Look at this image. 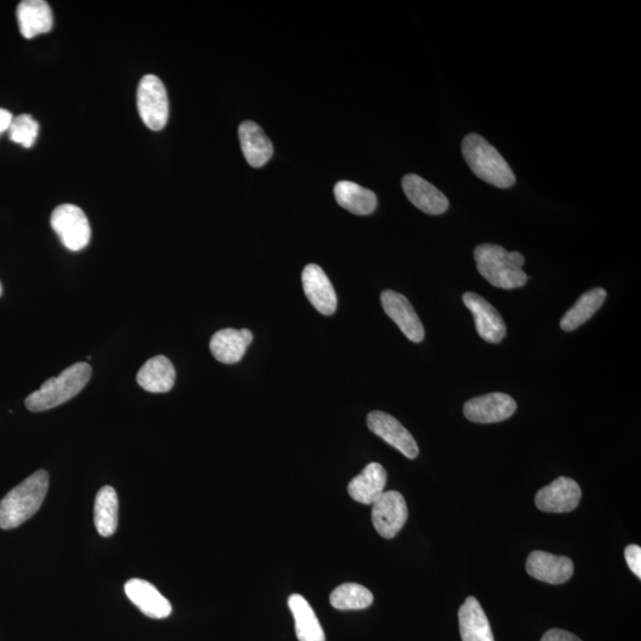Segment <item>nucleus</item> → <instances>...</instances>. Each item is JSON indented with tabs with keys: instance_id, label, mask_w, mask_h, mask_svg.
<instances>
[{
	"instance_id": "f3484780",
	"label": "nucleus",
	"mask_w": 641,
	"mask_h": 641,
	"mask_svg": "<svg viewBox=\"0 0 641 641\" xmlns=\"http://www.w3.org/2000/svg\"><path fill=\"white\" fill-rule=\"evenodd\" d=\"M252 341L253 334L249 329L226 328L213 335L209 348L220 363L232 365L243 359Z\"/></svg>"
},
{
	"instance_id": "aec40b11",
	"label": "nucleus",
	"mask_w": 641,
	"mask_h": 641,
	"mask_svg": "<svg viewBox=\"0 0 641 641\" xmlns=\"http://www.w3.org/2000/svg\"><path fill=\"white\" fill-rule=\"evenodd\" d=\"M241 150L251 167H264L274 155V145L262 128L253 122H244L239 128Z\"/></svg>"
},
{
	"instance_id": "a211bd4d",
	"label": "nucleus",
	"mask_w": 641,
	"mask_h": 641,
	"mask_svg": "<svg viewBox=\"0 0 641 641\" xmlns=\"http://www.w3.org/2000/svg\"><path fill=\"white\" fill-rule=\"evenodd\" d=\"M17 21L22 36L31 40L53 29V11L44 0H23L17 8Z\"/></svg>"
},
{
	"instance_id": "393cba45",
	"label": "nucleus",
	"mask_w": 641,
	"mask_h": 641,
	"mask_svg": "<svg viewBox=\"0 0 641 641\" xmlns=\"http://www.w3.org/2000/svg\"><path fill=\"white\" fill-rule=\"evenodd\" d=\"M118 495L111 486H105L97 494L94 504V524L100 536L111 537L118 528Z\"/></svg>"
},
{
	"instance_id": "9b49d317",
	"label": "nucleus",
	"mask_w": 641,
	"mask_h": 641,
	"mask_svg": "<svg viewBox=\"0 0 641 641\" xmlns=\"http://www.w3.org/2000/svg\"><path fill=\"white\" fill-rule=\"evenodd\" d=\"M462 300L474 316L475 326L481 339L490 344H499L505 339L504 319L490 302L475 293H466L462 296Z\"/></svg>"
},
{
	"instance_id": "b1692460",
	"label": "nucleus",
	"mask_w": 641,
	"mask_h": 641,
	"mask_svg": "<svg viewBox=\"0 0 641 641\" xmlns=\"http://www.w3.org/2000/svg\"><path fill=\"white\" fill-rule=\"evenodd\" d=\"M289 608L295 619L297 639L300 641H326L325 632L309 602L302 595L289 598Z\"/></svg>"
},
{
	"instance_id": "2eb2a0df",
	"label": "nucleus",
	"mask_w": 641,
	"mask_h": 641,
	"mask_svg": "<svg viewBox=\"0 0 641 641\" xmlns=\"http://www.w3.org/2000/svg\"><path fill=\"white\" fill-rule=\"evenodd\" d=\"M402 186L406 198L421 209L422 212L430 215H441L449 208V200L440 189L415 174L405 175Z\"/></svg>"
},
{
	"instance_id": "1a4fd4ad",
	"label": "nucleus",
	"mask_w": 641,
	"mask_h": 641,
	"mask_svg": "<svg viewBox=\"0 0 641 641\" xmlns=\"http://www.w3.org/2000/svg\"><path fill=\"white\" fill-rule=\"evenodd\" d=\"M367 425L373 434L399 450L406 458L416 459L420 454V448L414 437L395 417L382 411H373L367 416Z\"/></svg>"
},
{
	"instance_id": "a878e982",
	"label": "nucleus",
	"mask_w": 641,
	"mask_h": 641,
	"mask_svg": "<svg viewBox=\"0 0 641 641\" xmlns=\"http://www.w3.org/2000/svg\"><path fill=\"white\" fill-rule=\"evenodd\" d=\"M605 289L595 288L583 294L562 317L561 328L564 332H573L586 323L606 301Z\"/></svg>"
},
{
	"instance_id": "5701e85b",
	"label": "nucleus",
	"mask_w": 641,
	"mask_h": 641,
	"mask_svg": "<svg viewBox=\"0 0 641 641\" xmlns=\"http://www.w3.org/2000/svg\"><path fill=\"white\" fill-rule=\"evenodd\" d=\"M336 202L355 215H370L376 211L378 200L372 190L349 181L336 183L334 188Z\"/></svg>"
},
{
	"instance_id": "c85d7f7f",
	"label": "nucleus",
	"mask_w": 641,
	"mask_h": 641,
	"mask_svg": "<svg viewBox=\"0 0 641 641\" xmlns=\"http://www.w3.org/2000/svg\"><path fill=\"white\" fill-rule=\"evenodd\" d=\"M625 558L632 573L636 575L638 579H641V548L639 545H628L625 549Z\"/></svg>"
},
{
	"instance_id": "f03ea898",
	"label": "nucleus",
	"mask_w": 641,
	"mask_h": 641,
	"mask_svg": "<svg viewBox=\"0 0 641 641\" xmlns=\"http://www.w3.org/2000/svg\"><path fill=\"white\" fill-rule=\"evenodd\" d=\"M474 258L480 275L495 288L512 290L522 288L528 282L522 253L506 251L499 245L482 244L475 249Z\"/></svg>"
},
{
	"instance_id": "7c9ffc66",
	"label": "nucleus",
	"mask_w": 641,
	"mask_h": 641,
	"mask_svg": "<svg viewBox=\"0 0 641 641\" xmlns=\"http://www.w3.org/2000/svg\"><path fill=\"white\" fill-rule=\"evenodd\" d=\"M14 116L8 110L0 109V135L9 131Z\"/></svg>"
},
{
	"instance_id": "7ed1b4c3",
	"label": "nucleus",
	"mask_w": 641,
	"mask_h": 641,
	"mask_svg": "<svg viewBox=\"0 0 641 641\" xmlns=\"http://www.w3.org/2000/svg\"><path fill=\"white\" fill-rule=\"evenodd\" d=\"M462 154L475 176L491 186L507 189L516 183L509 163L478 133H469L463 138Z\"/></svg>"
},
{
	"instance_id": "ddd939ff",
	"label": "nucleus",
	"mask_w": 641,
	"mask_h": 641,
	"mask_svg": "<svg viewBox=\"0 0 641 641\" xmlns=\"http://www.w3.org/2000/svg\"><path fill=\"white\" fill-rule=\"evenodd\" d=\"M304 294L317 312L333 315L338 307V297L326 272L319 265L309 264L302 272Z\"/></svg>"
},
{
	"instance_id": "f8f14e48",
	"label": "nucleus",
	"mask_w": 641,
	"mask_h": 641,
	"mask_svg": "<svg viewBox=\"0 0 641 641\" xmlns=\"http://www.w3.org/2000/svg\"><path fill=\"white\" fill-rule=\"evenodd\" d=\"M526 571L538 581L550 585H562L574 575V563L566 556H556L545 551L531 552Z\"/></svg>"
},
{
	"instance_id": "4468645a",
	"label": "nucleus",
	"mask_w": 641,
	"mask_h": 641,
	"mask_svg": "<svg viewBox=\"0 0 641 641\" xmlns=\"http://www.w3.org/2000/svg\"><path fill=\"white\" fill-rule=\"evenodd\" d=\"M380 298L385 313L402 330L406 338L412 342H422L424 327L408 298L393 290H385Z\"/></svg>"
},
{
	"instance_id": "20e7f679",
	"label": "nucleus",
	"mask_w": 641,
	"mask_h": 641,
	"mask_svg": "<svg viewBox=\"0 0 641 641\" xmlns=\"http://www.w3.org/2000/svg\"><path fill=\"white\" fill-rule=\"evenodd\" d=\"M92 367L87 363H78L66 368L59 377L50 378L25 399V406L33 412H42L57 408L78 396L90 382Z\"/></svg>"
},
{
	"instance_id": "9d476101",
	"label": "nucleus",
	"mask_w": 641,
	"mask_h": 641,
	"mask_svg": "<svg viewBox=\"0 0 641 641\" xmlns=\"http://www.w3.org/2000/svg\"><path fill=\"white\" fill-rule=\"evenodd\" d=\"M581 497L580 485L573 479L561 477L537 493L536 506L547 513H568L579 506Z\"/></svg>"
},
{
	"instance_id": "dca6fc26",
	"label": "nucleus",
	"mask_w": 641,
	"mask_h": 641,
	"mask_svg": "<svg viewBox=\"0 0 641 641\" xmlns=\"http://www.w3.org/2000/svg\"><path fill=\"white\" fill-rule=\"evenodd\" d=\"M125 593L133 605L152 619L168 618L173 608L167 598L158 592L154 585L141 579L126 582Z\"/></svg>"
},
{
	"instance_id": "2f4dec72",
	"label": "nucleus",
	"mask_w": 641,
	"mask_h": 641,
	"mask_svg": "<svg viewBox=\"0 0 641 641\" xmlns=\"http://www.w3.org/2000/svg\"><path fill=\"white\" fill-rule=\"evenodd\" d=\"M2 295H3V287H2V283H0V297H2Z\"/></svg>"
},
{
	"instance_id": "c756f323",
	"label": "nucleus",
	"mask_w": 641,
	"mask_h": 641,
	"mask_svg": "<svg viewBox=\"0 0 641 641\" xmlns=\"http://www.w3.org/2000/svg\"><path fill=\"white\" fill-rule=\"evenodd\" d=\"M541 641H582L579 637H576L575 634L570 633L564 630H558V628H552L544 634Z\"/></svg>"
},
{
	"instance_id": "cd10ccee",
	"label": "nucleus",
	"mask_w": 641,
	"mask_h": 641,
	"mask_svg": "<svg viewBox=\"0 0 641 641\" xmlns=\"http://www.w3.org/2000/svg\"><path fill=\"white\" fill-rule=\"evenodd\" d=\"M38 131L40 126L30 114H19L12 120L9 137L12 142L29 149L35 144Z\"/></svg>"
},
{
	"instance_id": "6ab92c4d",
	"label": "nucleus",
	"mask_w": 641,
	"mask_h": 641,
	"mask_svg": "<svg viewBox=\"0 0 641 641\" xmlns=\"http://www.w3.org/2000/svg\"><path fill=\"white\" fill-rule=\"evenodd\" d=\"M387 473L380 463L372 462L348 484V494L357 503L373 505L385 492Z\"/></svg>"
},
{
	"instance_id": "423d86ee",
	"label": "nucleus",
	"mask_w": 641,
	"mask_h": 641,
	"mask_svg": "<svg viewBox=\"0 0 641 641\" xmlns=\"http://www.w3.org/2000/svg\"><path fill=\"white\" fill-rule=\"evenodd\" d=\"M50 225L69 251L84 250L91 241V225L78 206L65 203L57 206L50 218Z\"/></svg>"
},
{
	"instance_id": "39448f33",
	"label": "nucleus",
	"mask_w": 641,
	"mask_h": 641,
	"mask_svg": "<svg viewBox=\"0 0 641 641\" xmlns=\"http://www.w3.org/2000/svg\"><path fill=\"white\" fill-rule=\"evenodd\" d=\"M137 107L148 129L161 131L165 128L169 118V100L167 90L158 76L145 75L139 82Z\"/></svg>"
},
{
	"instance_id": "f257e3e1",
	"label": "nucleus",
	"mask_w": 641,
	"mask_h": 641,
	"mask_svg": "<svg viewBox=\"0 0 641 641\" xmlns=\"http://www.w3.org/2000/svg\"><path fill=\"white\" fill-rule=\"evenodd\" d=\"M48 488L49 474L41 469L6 494L0 503V529H16L35 516Z\"/></svg>"
},
{
	"instance_id": "412c9836",
	"label": "nucleus",
	"mask_w": 641,
	"mask_h": 641,
	"mask_svg": "<svg viewBox=\"0 0 641 641\" xmlns=\"http://www.w3.org/2000/svg\"><path fill=\"white\" fill-rule=\"evenodd\" d=\"M459 625L462 641H494L490 621L473 596H469L460 607Z\"/></svg>"
},
{
	"instance_id": "4be33fe9",
	"label": "nucleus",
	"mask_w": 641,
	"mask_h": 641,
	"mask_svg": "<svg viewBox=\"0 0 641 641\" xmlns=\"http://www.w3.org/2000/svg\"><path fill=\"white\" fill-rule=\"evenodd\" d=\"M176 371L173 363L163 355L151 358L137 373V383L145 391L165 393L173 389Z\"/></svg>"
},
{
	"instance_id": "0eeeda50",
	"label": "nucleus",
	"mask_w": 641,
	"mask_h": 641,
	"mask_svg": "<svg viewBox=\"0 0 641 641\" xmlns=\"http://www.w3.org/2000/svg\"><path fill=\"white\" fill-rule=\"evenodd\" d=\"M408 517V505L399 492H384L373 504L372 523L383 538H395L404 528Z\"/></svg>"
},
{
	"instance_id": "bb28decb",
	"label": "nucleus",
	"mask_w": 641,
	"mask_h": 641,
	"mask_svg": "<svg viewBox=\"0 0 641 641\" xmlns=\"http://www.w3.org/2000/svg\"><path fill=\"white\" fill-rule=\"evenodd\" d=\"M373 594L358 583H345L330 594L329 602L339 611H359L373 604Z\"/></svg>"
},
{
	"instance_id": "6e6552de",
	"label": "nucleus",
	"mask_w": 641,
	"mask_h": 641,
	"mask_svg": "<svg viewBox=\"0 0 641 641\" xmlns=\"http://www.w3.org/2000/svg\"><path fill=\"white\" fill-rule=\"evenodd\" d=\"M516 410V401L501 392L473 398L463 406V414L468 421L484 424L509 420Z\"/></svg>"
}]
</instances>
